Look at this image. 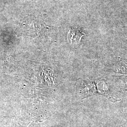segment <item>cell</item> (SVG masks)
I'll return each mask as SVG.
<instances>
[{
    "label": "cell",
    "mask_w": 127,
    "mask_h": 127,
    "mask_svg": "<svg viewBox=\"0 0 127 127\" xmlns=\"http://www.w3.org/2000/svg\"><path fill=\"white\" fill-rule=\"evenodd\" d=\"M83 34L76 28H72L68 33V41L71 44H77L80 41Z\"/></svg>",
    "instance_id": "cell-1"
}]
</instances>
